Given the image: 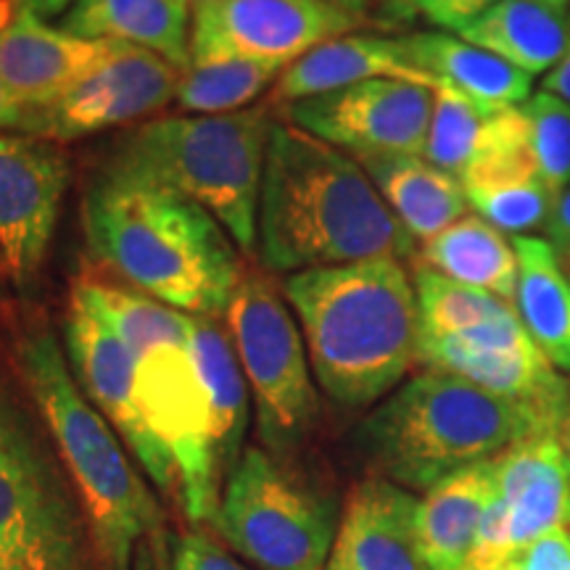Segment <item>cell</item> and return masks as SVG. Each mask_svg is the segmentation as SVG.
Segmentation results:
<instances>
[{
  "label": "cell",
  "instance_id": "obj_44",
  "mask_svg": "<svg viewBox=\"0 0 570 570\" xmlns=\"http://www.w3.org/2000/svg\"><path fill=\"white\" fill-rule=\"evenodd\" d=\"M560 439H562V449H566V458H568V468H570V407H568V415H566V423H562V431H560Z\"/></svg>",
  "mask_w": 570,
  "mask_h": 570
},
{
  "label": "cell",
  "instance_id": "obj_8",
  "mask_svg": "<svg viewBox=\"0 0 570 570\" xmlns=\"http://www.w3.org/2000/svg\"><path fill=\"white\" fill-rule=\"evenodd\" d=\"M225 320L254 394L262 441L269 452H288L306 439L320 412L304 336L275 285L256 273L240 277Z\"/></svg>",
  "mask_w": 570,
  "mask_h": 570
},
{
  "label": "cell",
  "instance_id": "obj_34",
  "mask_svg": "<svg viewBox=\"0 0 570 570\" xmlns=\"http://www.w3.org/2000/svg\"><path fill=\"white\" fill-rule=\"evenodd\" d=\"M494 3L497 0H386L383 17L394 24L396 21L425 19L431 24L444 27V30L458 32Z\"/></svg>",
  "mask_w": 570,
  "mask_h": 570
},
{
  "label": "cell",
  "instance_id": "obj_45",
  "mask_svg": "<svg viewBox=\"0 0 570 570\" xmlns=\"http://www.w3.org/2000/svg\"><path fill=\"white\" fill-rule=\"evenodd\" d=\"M533 3H541V6H547V9H554V11L566 13L568 6H570V0H533Z\"/></svg>",
  "mask_w": 570,
  "mask_h": 570
},
{
  "label": "cell",
  "instance_id": "obj_37",
  "mask_svg": "<svg viewBox=\"0 0 570 570\" xmlns=\"http://www.w3.org/2000/svg\"><path fill=\"white\" fill-rule=\"evenodd\" d=\"M547 244L554 248L562 269L570 267V185L554 202V209L547 223Z\"/></svg>",
  "mask_w": 570,
  "mask_h": 570
},
{
  "label": "cell",
  "instance_id": "obj_2",
  "mask_svg": "<svg viewBox=\"0 0 570 570\" xmlns=\"http://www.w3.org/2000/svg\"><path fill=\"white\" fill-rule=\"evenodd\" d=\"M82 223L106 267L185 315H225L244 277L225 227L159 185L104 169L85 194Z\"/></svg>",
  "mask_w": 570,
  "mask_h": 570
},
{
  "label": "cell",
  "instance_id": "obj_20",
  "mask_svg": "<svg viewBox=\"0 0 570 570\" xmlns=\"http://www.w3.org/2000/svg\"><path fill=\"white\" fill-rule=\"evenodd\" d=\"M497 491V460L460 470L425 491L417 504V541L425 570H465Z\"/></svg>",
  "mask_w": 570,
  "mask_h": 570
},
{
  "label": "cell",
  "instance_id": "obj_35",
  "mask_svg": "<svg viewBox=\"0 0 570 570\" xmlns=\"http://www.w3.org/2000/svg\"><path fill=\"white\" fill-rule=\"evenodd\" d=\"M499 570H570V533L566 529L547 533Z\"/></svg>",
  "mask_w": 570,
  "mask_h": 570
},
{
  "label": "cell",
  "instance_id": "obj_17",
  "mask_svg": "<svg viewBox=\"0 0 570 570\" xmlns=\"http://www.w3.org/2000/svg\"><path fill=\"white\" fill-rule=\"evenodd\" d=\"M420 499L394 481L370 479L348 494L323 570H425L417 541Z\"/></svg>",
  "mask_w": 570,
  "mask_h": 570
},
{
  "label": "cell",
  "instance_id": "obj_12",
  "mask_svg": "<svg viewBox=\"0 0 570 570\" xmlns=\"http://www.w3.org/2000/svg\"><path fill=\"white\" fill-rule=\"evenodd\" d=\"M63 341H67L71 373L92 407L122 436L148 479L164 494L180 497V475H177L173 454L156 439L140 407L138 373H135L130 348L75 294L69 296L67 320H63Z\"/></svg>",
  "mask_w": 570,
  "mask_h": 570
},
{
  "label": "cell",
  "instance_id": "obj_26",
  "mask_svg": "<svg viewBox=\"0 0 570 570\" xmlns=\"http://www.w3.org/2000/svg\"><path fill=\"white\" fill-rule=\"evenodd\" d=\"M190 352L202 373L212 410L214 452L223 473L230 479L240 460V444L248 423V389L235 348L214 317L190 315Z\"/></svg>",
  "mask_w": 570,
  "mask_h": 570
},
{
  "label": "cell",
  "instance_id": "obj_40",
  "mask_svg": "<svg viewBox=\"0 0 570 570\" xmlns=\"http://www.w3.org/2000/svg\"><path fill=\"white\" fill-rule=\"evenodd\" d=\"M77 0H17L19 9L32 11L35 17L40 19H53V17H63Z\"/></svg>",
  "mask_w": 570,
  "mask_h": 570
},
{
  "label": "cell",
  "instance_id": "obj_13",
  "mask_svg": "<svg viewBox=\"0 0 570 570\" xmlns=\"http://www.w3.org/2000/svg\"><path fill=\"white\" fill-rule=\"evenodd\" d=\"M67 188L69 156L59 142L0 132V254L19 294L38 283Z\"/></svg>",
  "mask_w": 570,
  "mask_h": 570
},
{
  "label": "cell",
  "instance_id": "obj_41",
  "mask_svg": "<svg viewBox=\"0 0 570 570\" xmlns=\"http://www.w3.org/2000/svg\"><path fill=\"white\" fill-rule=\"evenodd\" d=\"M0 570H35L30 560L0 539Z\"/></svg>",
  "mask_w": 570,
  "mask_h": 570
},
{
  "label": "cell",
  "instance_id": "obj_16",
  "mask_svg": "<svg viewBox=\"0 0 570 570\" xmlns=\"http://www.w3.org/2000/svg\"><path fill=\"white\" fill-rule=\"evenodd\" d=\"M111 46L114 40L80 38L19 9L0 30V77L30 117L90 75Z\"/></svg>",
  "mask_w": 570,
  "mask_h": 570
},
{
  "label": "cell",
  "instance_id": "obj_18",
  "mask_svg": "<svg viewBox=\"0 0 570 570\" xmlns=\"http://www.w3.org/2000/svg\"><path fill=\"white\" fill-rule=\"evenodd\" d=\"M497 465L515 552L570 525V468L558 428L515 441L499 454Z\"/></svg>",
  "mask_w": 570,
  "mask_h": 570
},
{
  "label": "cell",
  "instance_id": "obj_36",
  "mask_svg": "<svg viewBox=\"0 0 570 570\" xmlns=\"http://www.w3.org/2000/svg\"><path fill=\"white\" fill-rule=\"evenodd\" d=\"M173 570H248L233 560L225 550H219L212 539L202 537V533H190L183 537L175 547Z\"/></svg>",
  "mask_w": 570,
  "mask_h": 570
},
{
  "label": "cell",
  "instance_id": "obj_38",
  "mask_svg": "<svg viewBox=\"0 0 570 570\" xmlns=\"http://www.w3.org/2000/svg\"><path fill=\"white\" fill-rule=\"evenodd\" d=\"M27 127V111L17 101V96L6 88L3 77H0V132H21Z\"/></svg>",
  "mask_w": 570,
  "mask_h": 570
},
{
  "label": "cell",
  "instance_id": "obj_9",
  "mask_svg": "<svg viewBox=\"0 0 570 570\" xmlns=\"http://www.w3.org/2000/svg\"><path fill=\"white\" fill-rule=\"evenodd\" d=\"M0 539L35 570H82L80 529L30 420L0 389Z\"/></svg>",
  "mask_w": 570,
  "mask_h": 570
},
{
  "label": "cell",
  "instance_id": "obj_15",
  "mask_svg": "<svg viewBox=\"0 0 570 570\" xmlns=\"http://www.w3.org/2000/svg\"><path fill=\"white\" fill-rule=\"evenodd\" d=\"M183 71L146 48L114 40L111 51L59 101L27 117L24 135L75 140L151 117L175 101Z\"/></svg>",
  "mask_w": 570,
  "mask_h": 570
},
{
  "label": "cell",
  "instance_id": "obj_4",
  "mask_svg": "<svg viewBox=\"0 0 570 570\" xmlns=\"http://www.w3.org/2000/svg\"><path fill=\"white\" fill-rule=\"evenodd\" d=\"M558 428L539 410L465 377L425 370L370 412L356 431L383 479L428 491L460 470L497 460L529 433Z\"/></svg>",
  "mask_w": 570,
  "mask_h": 570
},
{
  "label": "cell",
  "instance_id": "obj_39",
  "mask_svg": "<svg viewBox=\"0 0 570 570\" xmlns=\"http://www.w3.org/2000/svg\"><path fill=\"white\" fill-rule=\"evenodd\" d=\"M544 90L554 92V96H560L562 101L570 104V21H568V46H566V53H562V59L558 61V67H554L552 71H547Z\"/></svg>",
  "mask_w": 570,
  "mask_h": 570
},
{
  "label": "cell",
  "instance_id": "obj_30",
  "mask_svg": "<svg viewBox=\"0 0 570 570\" xmlns=\"http://www.w3.org/2000/svg\"><path fill=\"white\" fill-rule=\"evenodd\" d=\"M420 338H446L479 327L510 309V302L489 291L470 288L428 267L415 269Z\"/></svg>",
  "mask_w": 570,
  "mask_h": 570
},
{
  "label": "cell",
  "instance_id": "obj_7",
  "mask_svg": "<svg viewBox=\"0 0 570 570\" xmlns=\"http://www.w3.org/2000/svg\"><path fill=\"white\" fill-rule=\"evenodd\" d=\"M214 525L262 570H323L338 531L333 504L259 446L233 468Z\"/></svg>",
  "mask_w": 570,
  "mask_h": 570
},
{
  "label": "cell",
  "instance_id": "obj_22",
  "mask_svg": "<svg viewBox=\"0 0 570 570\" xmlns=\"http://www.w3.org/2000/svg\"><path fill=\"white\" fill-rule=\"evenodd\" d=\"M410 61L439 85L462 92L481 111L494 114L523 106L533 96V77L499 56L470 46L460 35L415 32L402 38Z\"/></svg>",
  "mask_w": 570,
  "mask_h": 570
},
{
  "label": "cell",
  "instance_id": "obj_48",
  "mask_svg": "<svg viewBox=\"0 0 570 570\" xmlns=\"http://www.w3.org/2000/svg\"><path fill=\"white\" fill-rule=\"evenodd\" d=\"M566 275H568V277H570V267H568V269H566Z\"/></svg>",
  "mask_w": 570,
  "mask_h": 570
},
{
  "label": "cell",
  "instance_id": "obj_46",
  "mask_svg": "<svg viewBox=\"0 0 570 570\" xmlns=\"http://www.w3.org/2000/svg\"><path fill=\"white\" fill-rule=\"evenodd\" d=\"M188 3H194V9H196V6H206V3H217V0H188Z\"/></svg>",
  "mask_w": 570,
  "mask_h": 570
},
{
  "label": "cell",
  "instance_id": "obj_31",
  "mask_svg": "<svg viewBox=\"0 0 570 570\" xmlns=\"http://www.w3.org/2000/svg\"><path fill=\"white\" fill-rule=\"evenodd\" d=\"M487 117L489 114L468 101L462 92L439 85L433 90V114L423 156L433 167L444 169L460 180L475 151Z\"/></svg>",
  "mask_w": 570,
  "mask_h": 570
},
{
  "label": "cell",
  "instance_id": "obj_32",
  "mask_svg": "<svg viewBox=\"0 0 570 570\" xmlns=\"http://www.w3.org/2000/svg\"><path fill=\"white\" fill-rule=\"evenodd\" d=\"M531 130L539 173L554 196L570 185V104L550 90L533 92L520 106Z\"/></svg>",
  "mask_w": 570,
  "mask_h": 570
},
{
  "label": "cell",
  "instance_id": "obj_5",
  "mask_svg": "<svg viewBox=\"0 0 570 570\" xmlns=\"http://www.w3.org/2000/svg\"><path fill=\"white\" fill-rule=\"evenodd\" d=\"M13 356L80 489L98 550L111 570H130L138 541L159 525L156 497L119 444V433L85 396L51 327L38 320L21 325Z\"/></svg>",
  "mask_w": 570,
  "mask_h": 570
},
{
  "label": "cell",
  "instance_id": "obj_42",
  "mask_svg": "<svg viewBox=\"0 0 570 570\" xmlns=\"http://www.w3.org/2000/svg\"><path fill=\"white\" fill-rule=\"evenodd\" d=\"M323 3H331V6H336V9L360 13V17L367 19L370 9H373V3H377V0H323Z\"/></svg>",
  "mask_w": 570,
  "mask_h": 570
},
{
  "label": "cell",
  "instance_id": "obj_25",
  "mask_svg": "<svg viewBox=\"0 0 570 570\" xmlns=\"http://www.w3.org/2000/svg\"><path fill=\"white\" fill-rule=\"evenodd\" d=\"M518 288L512 306L541 354L570 370V277L547 238L515 235Z\"/></svg>",
  "mask_w": 570,
  "mask_h": 570
},
{
  "label": "cell",
  "instance_id": "obj_11",
  "mask_svg": "<svg viewBox=\"0 0 570 570\" xmlns=\"http://www.w3.org/2000/svg\"><path fill=\"white\" fill-rule=\"evenodd\" d=\"M283 114L285 122L331 142L356 161L373 156H423L433 90L417 82L377 77L302 98L283 106Z\"/></svg>",
  "mask_w": 570,
  "mask_h": 570
},
{
  "label": "cell",
  "instance_id": "obj_43",
  "mask_svg": "<svg viewBox=\"0 0 570 570\" xmlns=\"http://www.w3.org/2000/svg\"><path fill=\"white\" fill-rule=\"evenodd\" d=\"M17 11H19L17 0H0V30H3V27L9 24L13 17H17Z\"/></svg>",
  "mask_w": 570,
  "mask_h": 570
},
{
  "label": "cell",
  "instance_id": "obj_27",
  "mask_svg": "<svg viewBox=\"0 0 570 570\" xmlns=\"http://www.w3.org/2000/svg\"><path fill=\"white\" fill-rule=\"evenodd\" d=\"M423 267L470 288L489 291L512 304L518 288V254L512 240L487 219L465 214L436 238L423 244Z\"/></svg>",
  "mask_w": 570,
  "mask_h": 570
},
{
  "label": "cell",
  "instance_id": "obj_23",
  "mask_svg": "<svg viewBox=\"0 0 570 570\" xmlns=\"http://www.w3.org/2000/svg\"><path fill=\"white\" fill-rule=\"evenodd\" d=\"M360 164L404 230L420 244L465 217L470 204L462 183L433 167L425 156H373Z\"/></svg>",
  "mask_w": 570,
  "mask_h": 570
},
{
  "label": "cell",
  "instance_id": "obj_21",
  "mask_svg": "<svg viewBox=\"0 0 570 570\" xmlns=\"http://www.w3.org/2000/svg\"><path fill=\"white\" fill-rule=\"evenodd\" d=\"M188 0H77L61 30L88 40H117L146 48L180 71L190 63Z\"/></svg>",
  "mask_w": 570,
  "mask_h": 570
},
{
  "label": "cell",
  "instance_id": "obj_29",
  "mask_svg": "<svg viewBox=\"0 0 570 570\" xmlns=\"http://www.w3.org/2000/svg\"><path fill=\"white\" fill-rule=\"evenodd\" d=\"M283 67L248 59L194 61L180 75L175 104L190 114L240 111L277 82Z\"/></svg>",
  "mask_w": 570,
  "mask_h": 570
},
{
  "label": "cell",
  "instance_id": "obj_6",
  "mask_svg": "<svg viewBox=\"0 0 570 570\" xmlns=\"http://www.w3.org/2000/svg\"><path fill=\"white\" fill-rule=\"evenodd\" d=\"M273 125L267 106L154 119L114 146L106 173L185 196L209 212L240 252L252 254Z\"/></svg>",
  "mask_w": 570,
  "mask_h": 570
},
{
  "label": "cell",
  "instance_id": "obj_10",
  "mask_svg": "<svg viewBox=\"0 0 570 570\" xmlns=\"http://www.w3.org/2000/svg\"><path fill=\"white\" fill-rule=\"evenodd\" d=\"M365 24L360 13L323 0H217L194 9L190 63L248 59L285 69L320 42Z\"/></svg>",
  "mask_w": 570,
  "mask_h": 570
},
{
  "label": "cell",
  "instance_id": "obj_47",
  "mask_svg": "<svg viewBox=\"0 0 570 570\" xmlns=\"http://www.w3.org/2000/svg\"><path fill=\"white\" fill-rule=\"evenodd\" d=\"M0 277H6V265H3V254H0Z\"/></svg>",
  "mask_w": 570,
  "mask_h": 570
},
{
  "label": "cell",
  "instance_id": "obj_19",
  "mask_svg": "<svg viewBox=\"0 0 570 570\" xmlns=\"http://www.w3.org/2000/svg\"><path fill=\"white\" fill-rule=\"evenodd\" d=\"M391 77L436 90V80L410 61L402 38L377 35H344L320 42L309 53L283 69L273 88V104L288 106L302 98H315L348 85Z\"/></svg>",
  "mask_w": 570,
  "mask_h": 570
},
{
  "label": "cell",
  "instance_id": "obj_28",
  "mask_svg": "<svg viewBox=\"0 0 570 570\" xmlns=\"http://www.w3.org/2000/svg\"><path fill=\"white\" fill-rule=\"evenodd\" d=\"M544 180L533 154L531 130L520 106L489 114L481 138L460 183L465 190L502 188V185Z\"/></svg>",
  "mask_w": 570,
  "mask_h": 570
},
{
  "label": "cell",
  "instance_id": "obj_24",
  "mask_svg": "<svg viewBox=\"0 0 570 570\" xmlns=\"http://www.w3.org/2000/svg\"><path fill=\"white\" fill-rule=\"evenodd\" d=\"M454 35L537 77L558 67L566 53L568 21L566 13L533 0H497Z\"/></svg>",
  "mask_w": 570,
  "mask_h": 570
},
{
  "label": "cell",
  "instance_id": "obj_3",
  "mask_svg": "<svg viewBox=\"0 0 570 570\" xmlns=\"http://www.w3.org/2000/svg\"><path fill=\"white\" fill-rule=\"evenodd\" d=\"M317 383L341 407H370L420 352L415 283L399 259L304 269L283 281Z\"/></svg>",
  "mask_w": 570,
  "mask_h": 570
},
{
  "label": "cell",
  "instance_id": "obj_14",
  "mask_svg": "<svg viewBox=\"0 0 570 570\" xmlns=\"http://www.w3.org/2000/svg\"><path fill=\"white\" fill-rule=\"evenodd\" d=\"M417 362L529 404L554 423H566L570 386L525 333L515 306L458 336L420 338Z\"/></svg>",
  "mask_w": 570,
  "mask_h": 570
},
{
  "label": "cell",
  "instance_id": "obj_33",
  "mask_svg": "<svg viewBox=\"0 0 570 570\" xmlns=\"http://www.w3.org/2000/svg\"><path fill=\"white\" fill-rule=\"evenodd\" d=\"M468 204L479 212L481 219L494 225L502 233L529 235L531 230L547 227L558 196L544 180H529L502 188L465 190Z\"/></svg>",
  "mask_w": 570,
  "mask_h": 570
},
{
  "label": "cell",
  "instance_id": "obj_1",
  "mask_svg": "<svg viewBox=\"0 0 570 570\" xmlns=\"http://www.w3.org/2000/svg\"><path fill=\"white\" fill-rule=\"evenodd\" d=\"M417 240L362 164L291 122L269 132L256 248L275 273H304L367 259H407Z\"/></svg>",
  "mask_w": 570,
  "mask_h": 570
}]
</instances>
